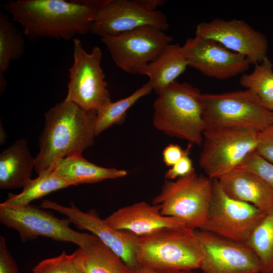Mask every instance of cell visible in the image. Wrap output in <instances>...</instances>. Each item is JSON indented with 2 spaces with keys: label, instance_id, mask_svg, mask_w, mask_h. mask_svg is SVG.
<instances>
[{
  "label": "cell",
  "instance_id": "obj_1",
  "mask_svg": "<svg viewBox=\"0 0 273 273\" xmlns=\"http://www.w3.org/2000/svg\"><path fill=\"white\" fill-rule=\"evenodd\" d=\"M106 0H11L2 6L29 39L68 40L90 32Z\"/></svg>",
  "mask_w": 273,
  "mask_h": 273
},
{
  "label": "cell",
  "instance_id": "obj_2",
  "mask_svg": "<svg viewBox=\"0 0 273 273\" xmlns=\"http://www.w3.org/2000/svg\"><path fill=\"white\" fill-rule=\"evenodd\" d=\"M44 126L35 157L38 175L52 171L61 159L82 152L94 144L96 113L66 101L57 103L44 114Z\"/></svg>",
  "mask_w": 273,
  "mask_h": 273
},
{
  "label": "cell",
  "instance_id": "obj_3",
  "mask_svg": "<svg viewBox=\"0 0 273 273\" xmlns=\"http://www.w3.org/2000/svg\"><path fill=\"white\" fill-rule=\"evenodd\" d=\"M203 251L195 230L164 228L139 237L136 258L139 267L157 272L200 268Z\"/></svg>",
  "mask_w": 273,
  "mask_h": 273
},
{
  "label": "cell",
  "instance_id": "obj_4",
  "mask_svg": "<svg viewBox=\"0 0 273 273\" xmlns=\"http://www.w3.org/2000/svg\"><path fill=\"white\" fill-rule=\"evenodd\" d=\"M157 95L153 104L154 127L168 136L202 145L206 125L199 89L176 80Z\"/></svg>",
  "mask_w": 273,
  "mask_h": 273
},
{
  "label": "cell",
  "instance_id": "obj_5",
  "mask_svg": "<svg viewBox=\"0 0 273 273\" xmlns=\"http://www.w3.org/2000/svg\"><path fill=\"white\" fill-rule=\"evenodd\" d=\"M213 180L194 171L174 180H166L153 200L162 214L183 221L200 230L205 223L211 201Z\"/></svg>",
  "mask_w": 273,
  "mask_h": 273
},
{
  "label": "cell",
  "instance_id": "obj_6",
  "mask_svg": "<svg viewBox=\"0 0 273 273\" xmlns=\"http://www.w3.org/2000/svg\"><path fill=\"white\" fill-rule=\"evenodd\" d=\"M260 131L250 128L208 126L203 133L199 165L211 179L235 170L256 151Z\"/></svg>",
  "mask_w": 273,
  "mask_h": 273
},
{
  "label": "cell",
  "instance_id": "obj_7",
  "mask_svg": "<svg viewBox=\"0 0 273 273\" xmlns=\"http://www.w3.org/2000/svg\"><path fill=\"white\" fill-rule=\"evenodd\" d=\"M201 100L206 127H240L261 131L273 124V112L249 89L202 94Z\"/></svg>",
  "mask_w": 273,
  "mask_h": 273
},
{
  "label": "cell",
  "instance_id": "obj_8",
  "mask_svg": "<svg viewBox=\"0 0 273 273\" xmlns=\"http://www.w3.org/2000/svg\"><path fill=\"white\" fill-rule=\"evenodd\" d=\"M73 63L69 68V81L65 100L83 110L97 113L111 102L101 67L102 52L96 46L87 53L78 38L73 39Z\"/></svg>",
  "mask_w": 273,
  "mask_h": 273
},
{
  "label": "cell",
  "instance_id": "obj_9",
  "mask_svg": "<svg viewBox=\"0 0 273 273\" xmlns=\"http://www.w3.org/2000/svg\"><path fill=\"white\" fill-rule=\"evenodd\" d=\"M0 221L17 231L23 242L45 237L86 247L95 237L70 227V220L60 219L46 210L31 205L17 207L0 204Z\"/></svg>",
  "mask_w": 273,
  "mask_h": 273
},
{
  "label": "cell",
  "instance_id": "obj_10",
  "mask_svg": "<svg viewBox=\"0 0 273 273\" xmlns=\"http://www.w3.org/2000/svg\"><path fill=\"white\" fill-rule=\"evenodd\" d=\"M265 214L254 206L230 196L218 180L213 179L207 216L200 230L246 243Z\"/></svg>",
  "mask_w": 273,
  "mask_h": 273
},
{
  "label": "cell",
  "instance_id": "obj_11",
  "mask_svg": "<svg viewBox=\"0 0 273 273\" xmlns=\"http://www.w3.org/2000/svg\"><path fill=\"white\" fill-rule=\"evenodd\" d=\"M173 38L153 26H144L120 34L101 38L116 65L130 74L143 71L170 43Z\"/></svg>",
  "mask_w": 273,
  "mask_h": 273
},
{
  "label": "cell",
  "instance_id": "obj_12",
  "mask_svg": "<svg viewBox=\"0 0 273 273\" xmlns=\"http://www.w3.org/2000/svg\"><path fill=\"white\" fill-rule=\"evenodd\" d=\"M203 251L202 273H261V263L246 244L196 230Z\"/></svg>",
  "mask_w": 273,
  "mask_h": 273
},
{
  "label": "cell",
  "instance_id": "obj_13",
  "mask_svg": "<svg viewBox=\"0 0 273 273\" xmlns=\"http://www.w3.org/2000/svg\"><path fill=\"white\" fill-rule=\"evenodd\" d=\"M148 25L163 31L169 28L162 12L148 10L137 0H106L96 16L90 32L102 38Z\"/></svg>",
  "mask_w": 273,
  "mask_h": 273
},
{
  "label": "cell",
  "instance_id": "obj_14",
  "mask_svg": "<svg viewBox=\"0 0 273 273\" xmlns=\"http://www.w3.org/2000/svg\"><path fill=\"white\" fill-rule=\"evenodd\" d=\"M195 35L219 42L230 51L245 57L250 64L260 63L267 57L266 36L242 20L216 18L201 22L196 26Z\"/></svg>",
  "mask_w": 273,
  "mask_h": 273
},
{
  "label": "cell",
  "instance_id": "obj_15",
  "mask_svg": "<svg viewBox=\"0 0 273 273\" xmlns=\"http://www.w3.org/2000/svg\"><path fill=\"white\" fill-rule=\"evenodd\" d=\"M40 207L59 212L78 228L90 232L121 257L132 271L139 267L136 258L138 236L111 227L95 211L85 212L74 205L65 206L48 200H44Z\"/></svg>",
  "mask_w": 273,
  "mask_h": 273
},
{
  "label": "cell",
  "instance_id": "obj_16",
  "mask_svg": "<svg viewBox=\"0 0 273 273\" xmlns=\"http://www.w3.org/2000/svg\"><path fill=\"white\" fill-rule=\"evenodd\" d=\"M182 49L189 67L218 79H226L242 74L250 65L245 57L210 38L197 35L188 38Z\"/></svg>",
  "mask_w": 273,
  "mask_h": 273
},
{
  "label": "cell",
  "instance_id": "obj_17",
  "mask_svg": "<svg viewBox=\"0 0 273 273\" xmlns=\"http://www.w3.org/2000/svg\"><path fill=\"white\" fill-rule=\"evenodd\" d=\"M104 220L116 230L127 231L138 237L164 228L187 226L178 218L162 214L158 206L145 201L121 207Z\"/></svg>",
  "mask_w": 273,
  "mask_h": 273
},
{
  "label": "cell",
  "instance_id": "obj_18",
  "mask_svg": "<svg viewBox=\"0 0 273 273\" xmlns=\"http://www.w3.org/2000/svg\"><path fill=\"white\" fill-rule=\"evenodd\" d=\"M217 180L233 198L250 204L265 214L273 209V189L255 174L236 168Z\"/></svg>",
  "mask_w": 273,
  "mask_h": 273
},
{
  "label": "cell",
  "instance_id": "obj_19",
  "mask_svg": "<svg viewBox=\"0 0 273 273\" xmlns=\"http://www.w3.org/2000/svg\"><path fill=\"white\" fill-rule=\"evenodd\" d=\"M35 158L31 154L27 141H15L0 155V188H23L31 179Z\"/></svg>",
  "mask_w": 273,
  "mask_h": 273
},
{
  "label": "cell",
  "instance_id": "obj_20",
  "mask_svg": "<svg viewBox=\"0 0 273 273\" xmlns=\"http://www.w3.org/2000/svg\"><path fill=\"white\" fill-rule=\"evenodd\" d=\"M52 171L72 186L121 178L127 174L125 170L97 165L85 159L82 154H74L61 159Z\"/></svg>",
  "mask_w": 273,
  "mask_h": 273
},
{
  "label": "cell",
  "instance_id": "obj_21",
  "mask_svg": "<svg viewBox=\"0 0 273 273\" xmlns=\"http://www.w3.org/2000/svg\"><path fill=\"white\" fill-rule=\"evenodd\" d=\"M189 67L182 46L170 43L160 55L144 69L142 75L149 77L148 81L158 94L174 81Z\"/></svg>",
  "mask_w": 273,
  "mask_h": 273
},
{
  "label": "cell",
  "instance_id": "obj_22",
  "mask_svg": "<svg viewBox=\"0 0 273 273\" xmlns=\"http://www.w3.org/2000/svg\"><path fill=\"white\" fill-rule=\"evenodd\" d=\"M76 265L84 273H133L117 254L95 236L85 248L73 253Z\"/></svg>",
  "mask_w": 273,
  "mask_h": 273
},
{
  "label": "cell",
  "instance_id": "obj_23",
  "mask_svg": "<svg viewBox=\"0 0 273 273\" xmlns=\"http://www.w3.org/2000/svg\"><path fill=\"white\" fill-rule=\"evenodd\" d=\"M11 19L3 12L0 13V88L6 87L4 73L12 61L21 58L24 52L25 41L22 33Z\"/></svg>",
  "mask_w": 273,
  "mask_h": 273
},
{
  "label": "cell",
  "instance_id": "obj_24",
  "mask_svg": "<svg viewBox=\"0 0 273 273\" xmlns=\"http://www.w3.org/2000/svg\"><path fill=\"white\" fill-rule=\"evenodd\" d=\"M71 186V184L51 171L38 175L36 178L31 179L23 188V191L20 193L9 194L8 199L2 203L12 206H26L35 200Z\"/></svg>",
  "mask_w": 273,
  "mask_h": 273
},
{
  "label": "cell",
  "instance_id": "obj_25",
  "mask_svg": "<svg viewBox=\"0 0 273 273\" xmlns=\"http://www.w3.org/2000/svg\"><path fill=\"white\" fill-rule=\"evenodd\" d=\"M153 91L148 82L128 97L111 102L96 113L95 124L96 136L110 127L123 122L128 110L143 97Z\"/></svg>",
  "mask_w": 273,
  "mask_h": 273
},
{
  "label": "cell",
  "instance_id": "obj_26",
  "mask_svg": "<svg viewBox=\"0 0 273 273\" xmlns=\"http://www.w3.org/2000/svg\"><path fill=\"white\" fill-rule=\"evenodd\" d=\"M246 244L258 258L261 273H273V209L265 214Z\"/></svg>",
  "mask_w": 273,
  "mask_h": 273
},
{
  "label": "cell",
  "instance_id": "obj_27",
  "mask_svg": "<svg viewBox=\"0 0 273 273\" xmlns=\"http://www.w3.org/2000/svg\"><path fill=\"white\" fill-rule=\"evenodd\" d=\"M240 84L254 93L264 106L273 112V65L267 57L255 65L250 73L240 78Z\"/></svg>",
  "mask_w": 273,
  "mask_h": 273
},
{
  "label": "cell",
  "instance_id": "obj_28",
  "mask_svg": "<svg viewBox=\"0 0 273 273\" xmlns=\"http://www.w3.org/2000/svg\"><path fill=\"white\" fill-rule=\"evenodd\" d=\"M33 273H84L75 264L73 253L43 259L32 269Z\"/></svg>",
  "mask_w": 273,
  "mask_h": 273
},
{
  "label": "cell",
  "instance_id": "obj_29",
  "mask_svg": "<svg viewBox=\"0 0 273 273\" xmlns=\"http://www.w3.org/2000/svg\"><path fill=\"white\" fill-rule=\"evenodd\" d=\"M237 168L245 169L255 174L273 189V164L261 156L256 151L248 155Z\"/></svg>",
  "mask_w": 273,
  "mask_h": 273
},
{
  "label": "cell",
  "instance_id": "obj_30",
  "mask_svg": "<svg viewBox=\"0 0 273 273\" xmlns=\"http://www.w3.org/2000/svg\"><path fill=\"white\" fill-rule=\"evenodd\" d=\"M191 146L192 145L189 144L183 157L166 171L165 174L166 179L174 180L188 175L195 171L192 161L189 157Z\"/></svg>",
  "mask_w": 273,
  "mask_h": 273
},
{
  "label": "cell",
  "instance_id": "obj_31",
  "mask_svg": "<svg viewBox=\"0 0 273 273\" xmlns=\"http://www.w3.org/2000/svg\"><path fill=\"white\" fill-rule=\"evenodd\" d=\"M256 152L273 164V124L259 132Z\"/></svg>",
  "mask_w": 273,
  "mask_h": 273
},
{
  "label": "cell",
  "instance_id": "obj_32",
  "mask_svg": "<svg viewBox=\"0 0 273 273\" xmlns=\"http://www.w3.org/2000/svg\"><path fill=\"white\" fill-rule=\"evenodd\" d=\"M0 273H19L17 265L9 251L4 237H0Z\"/></svg>",
  "mask_w": 273,
  "mask_h": 273
},
{
  "label": "cell",
  "instance_id": "obj_33",
  "mask_svg": "<svg viewBox=\"0 0 273 273\" xmlns=\"http://www.w3.org/2000/svg\"><path fill=\"white\" fill-rule=\"evenodd\" d=\"M186 151L177 144H170L163 151V161L166 166L171 167L183 157Z\"/></svg>",
  "mask_w": 273,
  "mask_h": 273
},
{
  "label": "cell",
  "instance_id": "obj_34",
  "mask_svg": "<svg viewBox=\"0 0 273 273\" xmlns=\"http://www.w3.org/2000/svg\"><path fill=\"white\" fill-rule=\"evenodd\" d=\"M138 2L146 9L151 11H157L159 7L165 3L164 0H137Z\"/></svg>",
  "mask_w": 273,
  "mask_h": 273
},
{
  "label": "cell",
  "instance_id": "obj_35",
  "mask_svg": "<svg viewBox=\"0 0 273 273\" xmlns=\"http://www.w3.org/2000/svg\"><path fill=\"white\" fill-rule=\"evenodd\" d=\"M133 273H162L153 271L143 268L139 267L133 271ZM166 273H194L193 270H181Z\"/></svg>",
  "mask_w": 273,
  "mask_h": 273
},
{
  "label": "cell",
  "instance_id": "obj_36",
  "mask_svg": "<svg viewBox=\"0 0 273 273\" xmlns=\"http://www.w3.org/2000/svg\"><path fill=\"white\" fill-rule=\"evenodd\" d=\"M272 122H273V115H272Z\"/></svg>",
  "mask_w": 273,
  "mask_h": 273
}]
</instances>
